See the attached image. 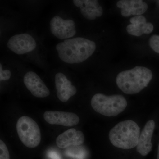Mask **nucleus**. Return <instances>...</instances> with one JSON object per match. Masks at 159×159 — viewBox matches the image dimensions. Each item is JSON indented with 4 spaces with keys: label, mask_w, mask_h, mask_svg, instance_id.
<instances>
[{
    "label": "nucleus",
    "mask_w": 159,
    "mask_h": 159,
    "mask_svg": "<svg viewBox=\"0 0 159 159\" xmlns=\"http://www.w3.org/2000/svg\"><path fill=\"white\" fill-rule=\"evenodd\" d=\"M73 3L76 7L81 8L83 5V1L81 0H74L73 1Z\"/></svg>",
    "instance_id": "nucleus-22"
},
{
    "label": "nucleus",
    "mask_w": 159,
    "mask_h": 159,
    "mask_svg": "<svg viewBox=\"0 0 159 159\" xmlns=\"http://www.w3.org/2000/svg\"><path fill=\"white\" fill-rule=\"evenodd\" d=\"M157 159H159V142L158 146L157 155Z\"/></svg>",
    "instance_id": "nucleus-23"
},
{
    "label": "nucleus",
    "mask_w": 159,
    "mask_h": 159,
    "mask_svg": "<svg viewBox=\"0 0 159 159\" xmlns=\"http://www.w3.org/2000/svg\"><path fill=\"white\" fill-rule=\"evenodd\" d=\"M140 135V128L136 122L126 120L119 122L111 129L109 139L115 147L129 149L137 146Z\"/></svg>",
    "instance_id": "nucleus-3"
},
{
    "label": "nucleus",
    "mask_w": 159,
    "mask_h": 159,
    "mask_svg": "<svg viewBox=\"0 0 159 159\" xmlns=\"http://www.w3.org/2000/svg\"><path fill=\"white\" fill-rule=\"evenodd\" d=\"M80 12L84 17L89 20H94L100 17L103 13L102 7L96 0H84Z\"/></svg>",
    "instance_id": "nucleus-14"
},
{
    "label": "nucleus",
    "mask_w": 159,
    "mask_h": 159,
    "mask_svg": "<svg viewBox=\"0 0 159 159\" xmlns=\"http://www.w3.org/2000/svg\"><path fill=\"white\" fill-rule=\"evenodd\" d=\"M84 142V135L82 132L76 130L74 128L70 129L60 134L56 140L57 147L65 148L81 145Z\"/></svg>",
    "instance_id": "nucleus-11"
},
{
    "label": "nucleus",
    "mask_w": 159,
    "mask_h": 159,
    "mask_svg": "<svg viewBox=\"0 0 159 159\" xmlns=\"http://www.w3.org/2000/svg\"><path fill=\"white\" fill-rule=\"evenodd\" d=\"M117 6L121 8V14L124 17L141 15L148 9L147 4L142 0H121L117 2Z\"/></svg>",
    "instance_id": "nucleus-13"
},
{
    "label": "nucleus",
    "mask_w": 159,
    "mask_h": 159,
    "mask_svg": "<svg viewBox=\"0 0 159 159\" xmlns=\"http://www.w3.org/2000/svg\"><path fill=\"white\" fill-rule=\"evenodd\" d=\"M24 82L31 94L38 98H44L50 94V91L36 73L29 71L25 74Z\"/></svg>",
    "instance_id": "nucleus-9"
},
{
    "label": "nucleus",
    "mask_w": 159,
    "mask_h": 159,
    "mask_svg": "<svg viewBox=\"0 0 159 159\" xmlns=\"http://www.w3.org/2000/svg\"><path fill=\"white\" fill-rule=\"evenodd\" d=\"M96 49L94 42L82 37L65 40L56 46L58 57L64 62L68 64L85 61L93 54Z\"/></svg>",
    "instance_id": "nucleus-1"
},
{
    "label": "nucleus",
    "mask_w": 159,
    "mask_h": 159,
    "mask_svg": "<svg viewBox=\"0 0 159 159\" xmlns=\"http://www.w3.org/2000/svg\"><path fill=\"white\" fill-rule=\"evenodd\" d=\"M152 78V73L149 69L137 66L134 69L119 73L116 82L123 93L134 94L146 87Z\"/></svg>",
    "instance_id": "nucleus-2"
},
{
    "label": "nucleus",
    "mask_w": 159,
    "mask_h": 159,
    "mask_svg": "<svg viewBox=\"0 0 159 159\" xmlns=\"http://www.w3.org/2000/svg\"><path fill=\"white\" fill-rule=\"evenodd\" d=\"M49 156L52 159H61L60 157L56 152L51 151L49 152Z\"/></svg>",
    "instance_id": "nucleus-21"
},
{
    "label": "nucleus",
    "mask_w": 159,
    "mask_h": 159,
    "mask_svg": "<svg viewBox=\"0 0 159 159\" xmlns=\"http://www.w3.org/2000/svg\"><path fill=\"white\" fill-rule=\"evenodd\" d=\"M91 106L97 112L106 116H116L123 111L127 105L126 99L122 95L107 96L95 94L91 101Z\"/></svg>",
    "instance_id": "nucleus-4"
},
{
    "label": "nucleus",
    "mask_w": 159,
    "mask_h": 159,
    "mask_svg": "<svg viewBox=\"0 0 159 159\" xmlns=\"http://www.w3.org/2000/svg\"><path fill=\"white\" fill-rule=\"evenodd\" d=\"M74 148H71L70 151L68 152L70 156L73 157L77 159H85L86 157V151L83 147L79 146H74Z\"/></svg>",
    "instance_id": "nucleus-16"
},
{
    "label": "nucleus",
    "mask_w": 159,
    "mask_h": 159,
    "mask_svg": "<svg viewBox=\"0 0 159 159\" xmlns=\"http://www.w3.org/2000/svg\"><path fill=\"white\" fill-rule=\"evenodd\" d=\"M0 159H10L8 148L2 140L0 141Z\"/></svg>",
    "instance_id": "nucleus-18"
},
{
    "label": "nucleus",
    "mask_w": 159,
    "mask_h": 159,
    "mask_svg": "<svg viewBox=\"0 0 159 159\" xmlns=\"http://www.w3.org/2000/svg\"><path fill=\"white\" fill-rule=\"evenodd\" d=\"M16 131L20 140L26 147L34 148L40 143L41 132L37 123L30 117L23 116L18 120Z\"/></svg>",
    "instance_id": "nucleus-5"
},
{
    "label": "nucleus",
    "mask_w": 159,
    "mask_h": 159,
    "mask_svg": "<svg viewBox=\"0 0 159 159\" xmlns=\"http://www.w3.org/2000/svg\"><path fill=\"white\" fill-rule=\"evenodd\" d=\"M7 47L16 54H23L34 50L36 43L30 34L26 33L17 34L9 39L7 43Z\"/></svg>",
    "instance_id": "nucleus-7"
},
{
    "label": "nucleus",
    "mask_w": 159,
    "mask_h": 159,
    "mask_svg": "<svg viewBox=\"0 0 159 159\" xmlns=\"http://www.w3.org/2000/svg\"><path fill=\"white\" fill-rule=\"evenodd\" d=\"M50 29L52 34L59 39L70 38L76 33V25L73 20H64L58 16L51 19Z\"/></svg>",
    "instance_id": "nucleus-6"
},
{
    "label": "nucleus",
    "mask_w": 159,
    "mask_h": 159,
    "mask_svg": "<svg viewBox=\"0 0 159 159\" xmlns=\"http://www.w3.org/2000/svg\"><path fill=\"white\" fill-rule=\"evenodd\" d=\"M155 127L154 121L149 120L146 123L140 134L136 149L137 152L143 156L147 155L152 149L151 140Z\"/></svg>",
    "instance_id": "nucleus-12"
},
{
    "label": "nucleus",
    "mask_w": 159,
    "mask_h": 159,
    "mask_svg": "<svg viewBox=\"0 0 159 159\" xmlns=\"http://www.w3.org/2000/svg\"><path fill=\"white\" fill-rule=\"evenodd\" d=\"M130 22L132 25H138L142 23H146V20L143 16H137L130 19Z\"/></svg>",
    "instance_id": "nucleus-20"
},
{
    "label": "nucleus",
    "mask_w": 159,
    "mask_h": 159,
    "mask_svg": "<svg viewBox=\"0 0 159 159\" xmlns=\"http://www.w3.org/2000/svg\"><path fill=\"white\" fill-rule=\"evenodd\" d=\"M55 83L57 97L61 102H66L77 93V89L62 73L56 74Z\"/></svg>",
    "instance_id": "nucleus-10"
},
{
    "label": "nucleus",
    "mask_w": 159,
    "mask_h": 159,
    "mask_svg": "<svg viewBox=\"0 0 159 159\" xmlns=\"http://www.w3.org/2000/svg\"><path fill=\"white\" fill-rule=\"evenodd\" d=\"M149 43L151 48L159 54V35L154 34L149 39Z\"/></svg>",
    "instance_id": "nucleus-17"
},
{
    "label": "nucleus",
    "mask_w": 159,
    "mask_h": 159,
    "mask_svg": "<svg viewBox=\"0 0 159 159\" xmlns=\"http://www.w3.org/2000/svg\"><path fill=\"white\" fill-rule=\"evenodd\" d=\"M11 77V73L9 70H3L2 64H0V80L1 81L7 80Z\"/></svg>",
    "instance_id": "nucleus-19"
},
{
    "label": "nucleus",
    "mask_w": 159,
    "mask_h": 159,
    "mask_svg": "<svg viewBox=\"0 0 159 159\" xmlns=\"http://www.w3.org/2000/svg\"><path fill=\"white\" fill-rule=\"evenodd\" d=\"M153 29L152 23L146 22L138 25L130 24L126 27V31L131 35L140 36L143 34H150L153 31Z\"/></svg>",
    "instance_id": "nucleus-15"
},
{
    "label": "nucleus",
    "mask_w": 159,
    "mask_h": 159,
    "mask_svg": "<svg viewBox=\"0 0 159 159\" xmlns=\"http://www.w3.org/2000/svg\"><path fill=\"white\" fill-rule=\"evenodd\" d=\"M43 117L46 122L51 125L73 126L77 125L80 122L77 115L68 112L47 111L44 113Z\"/></svg>",
    "instance_id": "nucleus-8"
}]
</instances>
